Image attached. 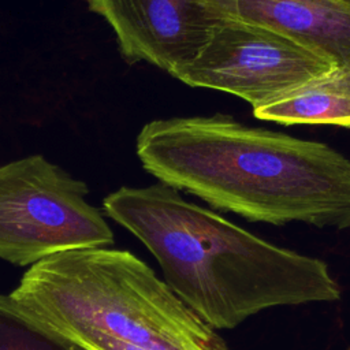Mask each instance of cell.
Masks as SVG:
<instances>
[{
	"mask_svg": "<svg viewBox=\"0 0 350 350\" xmlns=\"http://www.w3.org/2000/svg\"><path fill=\"white\" fill-rule=\"evenodd\" d=\"M137 154L161 183L249 220L350 227V159L325 144L215 115L149 122Z\"/></svg>",
	"mask_w": 350,
	"mask_h": 350,
	"instance_id": "obj_1",
	"label": "cell"
},
{
	"mask_svg": "<svg viewBox=\"0 0 350 350\" xmlns=\"http://www.w3.org/2000/svg\"><path fill=\"white\" fill-rule=\"evenodd\" d=\"M103 208L148 247L165 284L213 329L235 328L269 308L340 298L323 260L267 242L165 183L120 187Z\"/></svg>",
	"mask_w": 350,
	"mask_h": 350,
	"instance_id": "obj_2",
	"label": "cell"
},
{
	"mask_svg": "<svg viewBox=\"0 0 350 350\" xmlns=\"http://www.w3.org/2000/svg\"><path fill=\"white\" fill-rule=\"evenodd\" d=\"M7 299L74 350H230L127 250L89 247L51 256L29 267Z\"/></svg>",
	"mask_w": 350,
	"mask_h": 350,
	"instance_id": "obj_3",
	"label": "cell"
},
{
	"mask_svg": "<svg viewBox=\"0 0 350 350\" xmlns=\"http://www.w3.org/2000/svg\"><path fill=\"white\" fill-rule=\"evenodd\" d=\"M88 191L41 154L0 165V258L31 267L57 253L109 246L113 232Z\"/></svg>",
	"mask_w": 350,
	"mask_h": 350,
	"instance_id": "obj_4",
	"label": "cell"
},
{
	"mask_svg": "<svg viewBox=\"0 0 350 350\" xmlns=\"http://www.w3.org/2000/svg\"><path fill=\"white\" fill-rule=\"evenodd\" d=\"M336 67L290 37L235 16L213 30L196 59L175 78L238 96L257 108Z\"/></svg>",
	"mask_w": 350,
	"mask_h": 350,
	"instance_id": "obj_5",
	"label": "cell"
},
{
	"mask_svg": "<svg viewBox=\"0 0 350 350\" xmlns=\"http://www.w3.org/2000/svg\"><path fill=\"white\" fill-rule=\"evenodd\" d=\"M113 29L129 62H148L175 77L213 30L237 16V0H88Z\"/></svg>",
	"mask_w": 350,
	"mask_h": 350,
	"instance_id": "obj_6",
	"label": "cell"
},
{
	"mask_svg": "<svg viewBox=\"0 0 350 350\" xmlns=\"http://www.w3.org/2000/svg\"><path fill=\"white\" fill-rule=\"evenodd\" d=\"M237 16L350 67V7L338 0H237Z\"/></svg>",
	"mask_w": 350,
	"mask_h": 350,
	"instance_id": "obj_7",
	"label": "cell"
},
{
	"mask_svg": "<svg viewBox=\"0 0 350 350\" xmlns=\"http://www.w3.org/2000/svg\"><path fill=\"white\" fill-rule=\"evenodd\" d=\"M257 119L282 124H332L350 129V67H336L264 105Z\"/></svg>",
	"mask_w": 350,
	"mask_h": 350,
	"instance_id": "obj_8",
	"label": "cell"
},
{
	"mask_svg": "<svg viewBox=\"0 0 350 350\" xmlns=\"http://www.w3.org/2000/svg\"><path fill=\"white\" fill-rule=\"evenodd\" d=\"M0 350H74L21 316L0 294Z\"/></svg>",
	"mask_w": 350,
	"mask_h": 350,
	"instance_id": "obj_9",
	"label": "cell"
},
{
	"mask_svg": "<svg viewBox=\"0 0 350 350\" xmlns=\"http://www.w3.org/2000/svg\"><path fill=\"white\" fill-rule=\"evenodd\" d=\"M339 3H342V4H345V5H347V7H350V0H338Z\"/></svg>",
	"mask_w": 350,
	"mask_h": 350,
	"instance_id": "obj_10",
	"label": "cell"
}]
</instances>
